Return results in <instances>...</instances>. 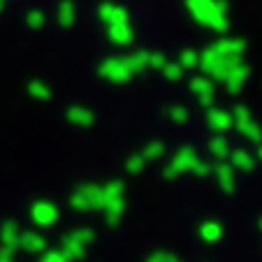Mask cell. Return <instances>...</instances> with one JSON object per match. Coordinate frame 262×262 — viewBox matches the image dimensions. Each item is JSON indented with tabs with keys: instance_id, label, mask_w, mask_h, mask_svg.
Returning <instances> with one entry per match:
<instances>
[{
	"instance_id": "cell-2",
	"label": "cell",
	"mask_w": 262,
	"mask_h": 262,
	"mask_svg": "<svg viewBox=\"0 0 262 262\" xmlns=\"http://www.w3.org/2000/svg\"><path fill=\"white\" fill-rule=\"evenodd\" d=\"M125 211V183L112 179L102 186V216L109 228H116Z\"/></svg>"
},
{
	"instance_id": "cell-11",
	"label": "cell",
	"mask_w": 262,
	"mask_h": 262,
	"mask_svg": "<svg viewBox=\"0 0 262 262\" xmlns=\"http://www.w3.org/2000/svg\"><path fill=\"white\" fill-rule=\"evenodd\" d=\"M248 77H251V68H248V65L242 60V63H237L228 74H225L223 84H225L228 93H239V91L244 89V84L248 81Z\"/></svg>"
},
{
	"instance_id": "cell-28",
	"label": "cell",
	"mask_w": 262,
	"mask_h": 262,
	"mask_svg": "<svg viewBox=\"0 0 262 262\" xmlns=\"http://www.w3.org/2000/svg\"><path fill=\"white\" fill-rule=\"evenodd\" d=\"M167 63V58H165L163 54H158V51H148V70H163V65Z\"/></svg>"
},
{
	"instance_id": "cell-15",
	"label": "cell",
	"mask_w": 262,
	"mask_h": 262,
	"mask_svg": "<svg viewBox=\"0 0 262 262\" xmlns=\"http://www.w3.org/2000/svg\"><path fill=\"white\" fill-rule=\"evenodd\" d=\"M107 37L116 47H130L135 40V30L130 28V21L128 24H114V26H107Z\"/></svg>"
},
{
	"instance_id": "cell-8",
	"label": "cell",
	"mask_w": 262,
	"mask_h": 262,
	"mask_svg": "<svg viewBox=\"0 0 262 262\" xmlns=\"http://www.w3.org/2000/svg\"><path fill=\"white\" fill-rule=\"evenodd\" d=\"M95 239V232L89 228L84 230H74L72 234H70L68 239H65V255L68 257H84L86 253V246H89L91 242Z\"/></svg>"
},
{
	"instance_id": "cell-16",
	"label": "cell",
	"mask_w": 262,
	"mask_h": 262,
	"mask_svg": "<svg viewBox=\"0 0 262 262\" xmlns=\"http://www.w3.org/2000/svg\"><path fill=\"white\" fill-rule=\"evenodd\" d=\"M228 163L234 172H251V169L255 167L257 160L253 154H248L246 148H232L228 156Z\"/></svg>"
},
{
	"instance_id": "cell-9",
	"label": "cell",
	"mask_w": 262,
	"mask_h": 262,
	"mask_svg": "<svg viewBox=\"0 0 262 262\" xmlns=\"http://www.w3.org/2000/svg\"><path fill=\"white\" fill-rule=\"evenodd\" d=\"M188 86H190V93L200 100V104H202V107H211L213 95H216V84H213L209 77L198 74V77H193V79L188 81Z\"/></svg>"
},
{
	"instance_id": "cell-13",
	"label": "cell",
	"mask_w": 262,
	"mask_h": 262,
	"mask_svg": "<svg viewBox=\"0 0 262 262\" xmlns=\"http://www.w3.org/2000/svg\"><path fill=\"white\" fill-rule=\"evenodd\" d=\"M98 16L104 26H114V24H128V10L114 3H102L98 10Z\"/></svg>"
},
{
	"instance_id": "cell-4",
	"label": "cell",
	"mask_w": 262,
	"mask_h": 262,
	"mask_svg": "<svg viewBox=\"0 0 262 262\" xmlns=\"http://www.w3.org/2000/svg\"><path fill=\"white\" fill-rule=\"evenodd\" d=\"M198 160H200V156L193 146H181L177 154L169 158V163L165 165L163 177L167 179V181H174V179H179L181 174H193V167L198 165Z\"/></svg>"
},
{
	"instance_id": "cell-10",
	"label": "cell",
	"mask_w": 262,
	"mask_h": 262,
	"mask_svg": "<svg viewBox=\"0 0 262 262\" xmlns=\"http://www.w3.org/2000/svg\"><path fill=\"white\" fill-rule=\"evenodd\" d=\"M211 174L216 177L218 188H221L223 193H228V195L234 193V188H237V177H234V169L230 167L228 160H223V163H216V165H213Z\"/></svg>"
},
{
	"instance_id": "cell-31",
	"label": "cell",
	"mask_w": 262,
	"mask_h": 262,
	"mask_svg": "<svg viewBox=\"0 0 262 262\" xmlns=\"http://www.w3.org/2000/svg\"><path fill=\"white\" fill-rule=\"evenodd\" d=\"M45 262H68V255L65 253H49Z\"/></svg>"
},
{
	"instance_id": "cell-26",
	"label": "cell",
	"mask_w": 262,
	"mask_h": 262,
	"mask_svg": "<svg viewBox=\"0 0 262 262\" xmlns=\"http://www.w3.org/2000/svg\"><path fill=\"white\" fill-rule=\"evenodd\" d=\"M35 218H37L40 223H54L56 221V209L51 207V204H40Z\"/></svg>"
},
{
	"instance_id": "cell-14",
	"label": "cell",
	"mask_w": 262,
	"mask_h": 262,
	"mask_svg": "<svg viewBox=\"0 0 262 262\" xmlns=\"http://www.w3.org/2000/svg\"><path fill=\"white\" fill-rule=\"evenodd\" d=\"M213 49L223 56H230V58H242L244 51H246V42L242 37H221L218 42H213Z\"/></svg>"
},
{
	"instance_id": "cell-6",
	"label": "cell",
	"mask_w": 262,
	"mask_h": 262,
	"mask_svg": "<svg viewBox=\"0 0 262 262\" xmlns=\"http://www.w3.org/2000/svg\"><path fill=\"white\" fill-rule=\"evenodd\" d=\"M230 114H232V128L237 130L242 137H246L248 142H253V144L262 142V128H260V123L253 119V114L248 112V107L237 104Z\"/></svg>"
},
{
	"instance_id": "cell-7",
	"label": "cell",
	"mask_w": 262,
	"mask_h": 262,
	"mask_svg": "<svg viewBox=\"0 0 262 262\" xmlns=\"http://www.w3.org/2000/svg\"><path fill=\"white\" fill-rule=\"evenodd\" d=\"M72 207L77 211H102V186L86 183L72 195Z\"/></svg>"
},
{
	"instance_id": "cell-12",
	"label": "cell",
	"mask_w": 262,
	"mask_h": 262,
	"mask_svg": "<svg viewBox=\"0 0 262 262\" xmlns=\"http://www.w3.org/2000/svg\"><path fill=\"white\" fill-rule=\"evenodd\" d=\"M207 125L213 130L216 135L228 133L232 128V114L228 109H221V107H209L207 112Z\"/></svg>"
},
{
	"instance_id": "cell-5",
	"label": "cell",
	"mask_w": 262,
	"mask_h": 262,
	"mask_svg": "<svg viewBox=\"0 0 262 262\" xmlns=\"http://www.w3.org/2000/svg\"><path fill=\"white\" fill-rule=\"evenodd\" d=\"M100 77L107 79L109 84H128L130 79L135 77L133 68L128 63V56H112V58H104L98 68Z\"/></svg>"
},
{
	"instance_id": "cell-21",
	"label": "cell",
	"mask_w": 262,
	"mask_h": 262,
	"mask_svg": "<svg viewBox=\"0 0 262 262\" xmlns=\"http://www.w3.org/2000/svg\"><path fill=\"white\" fill-rule=\"evenodd\" d=\"M128 63H130V68H133L135 74H137V72H144V70H148V51H144V49L133 51V54L128 56Z\"/></svg>"
},
{
	"instance_id": "cell-19",
	"label": "cell",
	"mask_w": 262,
	"mask_h": 262,
	"mask_svg": "<svg viewBox=\"0 0 262 262\" xmlns=\"http://www.w3.org/2000/svg\"><path fill=\"white\" fill-rule=\"evenodd\" d=\"M68 119L72 121L74 125H84V128H89V125H93L95 116H93V112L86 109V107H72L68 112Z\"/></svg>"
},
{
	"instance_id": "cell-17",
	"label": "cell",
	"mask_w": 262,
	"mask_h": 262,
	"mask_svg": "<svg viewBox=\"0 0 262 262\" xmlns=\"http://www.w3.org/2000/svg\"><path fill=\"white\" fill-rule=\"evenodd\" d=\"M230 139H225L223 135H213L211 139H209V154H211V158H216L218 163H223V160H228L230 156Z\"/></svg>"
},
{
	"instance_id": "cell-34",
	"label": "cell",
	"mask_w": 262,
	"mask_h": 262,
	"mask_svg": "<svg viewBox=\"0 0 262 262\" xmlns=\"http://www.w3.org/2000/svg\"><path fill=\"white\" fill-rule=\"evenodd\" d=\"M257 230H260V232H262V218H260V221H257Z\"/></svg>"
},
{
	"instance_id": "cell-23",
	"label": "cell",
	"mask_w": 262,
	"mask_h": 262,
	"mask_svg": "<svg viewBox=\"0 0 262 262\" xmlns=\"http://www.w3.org/2000/svg\"><path fill=\"white\" fill-rule=\"evenodd\" d=\"M144 167H146V160L142 158V154H133L128 160H125V172L133 174V177L142 174V172H144Z\"/></svg>"
},
{
	"instance_id": "cell-1",
	"label": "cell",
	"mask_w": 262,
	"mask_h": 262,
	"mask_svg": "<svg viewBox=\"0 0 262 262\" xmlns=\"http://www.w3.org/2000/svg\"><path fill=\"white\" fill-rule=\"evenodd\" d=\"M186 10L200 26L213 33H225L230 26L225 0H186Z\"/></svg>"
},
{
	"instance_id": "cell-22",
	"label": "cell",
	"mask_w": 262,
	"mask_h": 262,
	"mask_svg": "<svg viewBox=\"0 0 262 262\" xmlns=\"http://www.w3.org/2000/svg\"><path fill=\"white\" fill-rule=\"evenodd\" d=\"M177 63L181 65L183 72H186V70H193V68H198V63H200V54L193 51V49H186V51H181V56H179Z\"/></svg>"
},
{
	"instance_id": "cell-20",
	"label": "cell",
	"mask_w": 262,
	"mask_h": 262,
	"mask_svg": "<svg viewBox=\"0 0 262 262\" xmlns=\"http://www.w3.org/2000/svg\"><path fill=\"white\" fill-rule=\"evenodd\" d=\"M139 154H142V158L146 160V163H154V160H160L165 156V144L158 142V139H154V142H148Z\"/></svg>"
},
{
	"instance_id": "cell-25",
	"label": "cell",
	"mask_w": 262,
	"mask_h": 262,
	"mask_svg": "<svg viewBox=\"0 0 262 262\" xmlns=\"http://www.w3.org/2000/svg\"><path fill=\"white\" fill-rule=\"evenodd\" d=\"M160 72L165 74V79H169V81H179V79H183V70H181V65L179 63H165L163 65V70Z\"/></svg>"
},
{
	"instance_id": "cell-3",
	"label": "cell",
	"mask_w": 262,
	"mask_h": 262,
	"mask_svg": "<svg viewBox=\"0 0 262 262\" xmlns=\"http://www.w3.org/2000/svg\"><path fill=\"white\" fill-rule=\"evenodd\" d=\"M237 63H242V58H230V56L218 54L213 47H207V49L200 54L198 68L202 70L204 77H209L211 81H221V84H223L225 74H228Z\"/></svg>"
},
{
	"instance_id": "cell-24",
	"label": "cell",
	"mask_w": 262,
	"mask_h": 262,
	"mask_svg": "<svg viewBox=\"0 0 262 262\" xmlns=\"http://www.w3.org/2000/svg\"><path fill=\"white\" fill-rule=\"evenodd\" d=\"M167 116H169V121H174L177 125L188 123V119H190L188 109L183 107V104H174V107H169V109H167Z\"/></svg>"
},
{
	"instance_id": "cell-27",
	"label": "cell",
	"mask_w": 262,
	"mask_h": 262,
	"mask_svg": "<svg viewBox=\"0 0 262 262\" xmlns=\"http://www.w3.org/2000/svg\"><path fill=\"white\" fill-rule=\"evenodd\" d=\"M211 169H213L211 163H207V160L200 158L198 165L193 167V174H195V177H200V179H204V177H211Z\"/></svg>"
},
{
	"instance_id": "cell-33",
	"label": "cell",
	"mask_w": 262,
	"mask_h": 262,
	"mask_svg": "<svg viewBox=\"0 0 262 262\" xmlns=\"http://www.w3.org/2000/svg\"><path fill=\"white\" fill-rule=\"evenodd\" d=\"M167 262H181V260H179V257H174V255H169V260Z\"/></svg>"
},
{
	"instance_id": "cell-30",
	"label": "cell",
	"mask_w": 262,
	"mask_h": 262,
	"mask_svg": "<svg viewBox=\"0 0 262 262\" xmlns=\"http://www.w3.org/2000/svg\"><path fill=\"white\" fill-rule=\"evenodd\" d=\"M167 260H169V253H165V251H154L144 262H167Z\"/></svg>"
},
{
	"instance_id": "cell-18",
	"label": "cell",
	"mask_w": 262,
	"mask_h": 262,
	"mask_svg": "<svg viewBox=\"0 0 262 262\" xmlns=\"http://www.w3.org/2000/svg\"><path fill=\"white\" fill-rule=\"evenodd\" d=\"M223 225L218 221H204L202 225H200V237H202V242L207 244H218L223 239Z\"/></svg>"
},
{
	"instance_id": "cell-29",
	"label": "cell",
	"mask_w": 262,
	"mask_h": 262,
	"mask_svg": "<svg viewBox=\"0 0 262 262\" xmlns=\"http://www.w3.org/2000/svg\"><path fill=\"white\" fill-rule=\"evenodd\" d=\"M60 21H63V26H70L74 21V7L70 3L60 5Z\"/></svg>"
},
{
	"instance_id": "cell-32",
	"label": "cell",
	"mask_w": 262,
	"mask_h": 262,
	"mask_svg": "<svg viewBox=\"0 0 262 262\" xmlns=\"http://www.w3.org/2000/svg\"><path fill=\"white\" fill-rule=\"evenodd\" d=\"M253 156H255V160H260V163H262V142L257 144V151H255Z\"/></svg>"
}]
</instances>
